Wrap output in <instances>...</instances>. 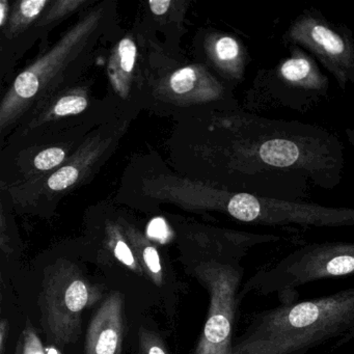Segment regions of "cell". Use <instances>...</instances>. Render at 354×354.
Masks as SVG:
<instances>
[{
    "mask_svg": "<svg viewBox=\"0 0 354 354\" xmlns=\"http://www.w3.org/2000/svg\"><path fill=\"white\" fill-rule=\"evenodd\" d=\"M147 233H148L149 237L152 238V239L160 241L161 243H165V242L167 241V238H169V227H167L165 219L161 218V217H157V218L153 219L149 223Z\"/></svg>",
    "mask_w": 354,
    "mask_h": 354,
    "instance_id": "ffe728a7",
    "label": "cell"
},
{
    "mask_svg": "<svg viewBox=\"0 0 354 354\" xmlns=\"http://www.w3.org/2000/svg\"><path fill=\"white\" fill-rule=\"evenodd\" d=\"M136 252L138 254L136 261L140 267L148 271V274L156 285H161L162 283V267H161L160 257H159L156 248L151 244L150 245L146 244V245L136 248Z\"/></svg>",
    "mask_w": 354,
    "mask_h": 354,
    "instance_id": "9c48e42d",
    "label": "cell"
},
{
    "mask_svg": "<svg viewBox=\"0 0 354 354\" xmlns=\"http://www.w3.org/2000/svg\"><path fill=\"white\" fill-rule=\"evenodd\" d=\"M113 250L115 258L120 262L129 267L131 270L136 271V272H142V268L138 264V261H136L133 252H132L128 244L123 239L115 240V244L113 246Z\"/></svg>",
    "mask_w": 354,
    "mask_h": 354,
    "instance_id": "2e32d148",
    "label": "cell"
},
{
    "mask_svg": "<svg viewBox=\"0 0 354 354\" xmlns=\"http://www.w3.org/2000/svg\"><path fill=\"white\" fill-rule=\"evenodd\" d=\"M16 354H46L42 343L32 328H28L22 335Z\"/></svg>",
    "mask_w": 354,
    "mask_h": 354,
    "instance_id": "9a60e30c",
    "label": "cell"
},
{
    "mask_svg": "<svg viewBox=\"0 0 354 354\" xmlns=\"http://www.w3.org/2000/svg\"><path fill=\"white\" fill-rule=\"evenodd\" d=\"M14 90L17 93L18 96L22 98H30L35 96L39 90V80L37 76L30 71L22 73L16 80Z\"/></svg>",
    "mask_w": 354,
    "mask_h": 354,
    "instance_id": "5bb4252c",
    "label": "cell"
},
{
    "mask_svg": "<svg viewBox=\"0 0 354 354\" xmlns=\"http://www.w3.org/2000/svg\"><path fill=\"white\" fill-rule=\"evenodd\" d=\"M46 0H37V1H24L21 3V13L24 17L34 18L41 13L45 6H46Z\"/></svg>",
    "mask_w": 354,
    "mask_h": 354,
    "instance_id": "44dd1931",
    "label": "cell"
},
{
    "mask_svg": "<svg viewBox=\"0 0 354 354\" xmlns=\"http://www.w3.org/2000/svg\"><path fill=\"white\" fill-rule=\"evenodd\" d=\"M354 339V286L329 295L260 310L250 316L232 354H308L329 352Z\"/></svg>",
    "mask_w": 354,
    "mask_h": 354,
    "instance_id": "6da1fadb",
    "label": "cell"
},
{
    "mask_svg": "<svg viewBox=\"0 0 354 354\" xmlns=\"http://www.w3.org/2000/svg\"><path fill=\"white\" fill-rule=\"evenodd\" d=\"M290 36L310 48L344 82L351 75L353 49L337 32L316 20L306 18L292 28Z\"/></svg>",
    "mask_w": 354,
    "mask_h": 354,
    "instance_id": "8992f818",
    "label": "cell"
},
{
    "mask_svg": "<svg viewBox=\"0 0 354 354\" xmlns=\"http://www.w3.org/2000/svg\"><path fill=\"white\" fill-rule=\"evenodd\" d=\"M77 267L61 263L49 271L41 293V310L49 335L62 344L77 339L84 310L99 298Z\"/></svg>",
    "mask_w": 354,
    "mask_h": 354,
    "instance_id": "277c9868",
    "label": "cell"
},
{
    "mask_svg": "<svg viewBox=\"0 0 354 354\" xmlns=\"http://www.w3.org/2000/svg\"><path fill=\"white\" fill-rule=\"evenodd\" d=\"M151 11L155 14V15H163L167 13L169 10V6H171V1L169 0H165V1H150Z\"/></svg>",
    "mask_w": 354,
    "mask_h": 354,
    "instance_id": "7402d4cb",
    "label": "cell"
},
{
    "mask_svg": "<svg viewBox=\"0 0 354 354\" xmlns=\"http://www.w3.org/2000/svg\"><path fill=\"white\" fill-rule=\"evenodd\" d=\"M88 106V102L84 97L68 96L57 102L55 107V113L57 115H77L82 113Z\"/></svg>",
    "mask_w": 354,
    "mask_h": 354,
    "instance_id": "7c38bea8",
    "label": "cell"
},
{
    "mask_svg": "<svg viewBox=\"0 0 354 354\" xmlns=\"http://www.w3.org/2000/svg\"><path fill=\"white\" fill-rule=\"evenodd\" d=\"M65 159V152L59 148L47 149L35 158V167L42 171L53 169Z\"/></svg>",
    "mask_w": 354,
    "mask_h": 354,
    "instance_id": "4fadbf2b",
    "label": "cell"
},
{
    "mask_svg": "<svg viewBox=\"0 0 354 354\" xmlns=\"http://www.w3.org/2000/svg\"><path fill=\"white\" fill-rule=\"evenodd\" d=\"M136 44L129 39L122 40L119 45L120 66L125 73H131L136 64Z\"/></svg>",
    "mask_w": 354,
    "mask_h": 354,
    "instance_id": "e0dca14e",
    "label": "cell"
},
{
    "mask_svg": "<svg viewBox=\"0 0 354 354\" xmlns=\"http://www.w3.org/2000/svg\"><path fill=\"white\" fill-rule=\"evenodd\" d=\"M242 254L210 261L198 272L210 293L208 318L194 354H232L233 330L239 301L240 283L244 269L239 265Z\"/></svg>",
    "mask_w": 354,
    "mask_h": 354,
    "instance_id": "3957f363",
    "label": "cell"
},
{
    "mask_svg": "<svg viewBox=\"0 0 354 354\" xmlns=\"http://www.w3.org/2000/svg\"><path fill=\"white\" fill-rule=\"evenodd\" d=\"M279 73L286 82L300 88H320L322 84L314 64L304 55L293 57L286 61L281 66Z\"/></svg>",
    "mask_w": 354,
    "mask_h": 354,
    "instance_id": "ba28073f",
    "label": "cell"
},
{
    "mask_svg": "<svg viewBox=\"0 0 354 354\" xmlns=\"http://www.w3.org/2000/svg\"><path fill=\"white\" fill-rule=\"evenodd\" d=\"M124 339L123 299L109 295L93 318L86 333V354H121Z\"/></svg>",
    "mask_w": 354,
    "mask_h": 354,
    "instance_id": "52a82bcc",
    "label": "cell"
},
{
    "mask_svg": "<svg viewBox=\"0 0 354 354\" xmlns=\"http://www.w3.org/2000/svg\"><path fill=\"white\" fill-rule=\"evenodd\" d=\"M77 169L73 167H66L53 174L48 180V186L55 192H61L75 183L78 178Z\"/></svg>",
    "mask_w": 354,
    "mask_h": 354,
    "instance_id": "8fae6325",
    "label": "cell"
},
{
    "mask_svg": "<svg viewBox=\"0 0 354 354\" xmlns=\"http://www.w3.org/2000/svg\"><path fill=\"white\" fill-rule=\"evenodd\" d=\"M6 3L5 1H3L1 3V6H0V24L3 26V22H5V18H6Z\"/></svg>",
    "mask_w": 354,
    "mask_h": 354,
    "instance_id": "cb8c5ba5",
    "label": "cell"
},
{
    "mask_svg": "<svg viewBox=\"0 0 354 354\" xmlns=\"http://www.w3.org/2000/svg\"><path fill=\"white\" fill-rule=\"evenodd\" d=\"M196 80V71L192 68L178 70L171 77V90L176 94H185L194 88Z\"/></svg>",
    "mask_w": 354,
    "mask_h": 354,
    "instance_id": "30bf717a",
    "label": "cell"
},
{
    "mask_svg": "<svg viewBox=\"0 0 354 354\" xmlns=\"http://www.w3.org/2000/svg\"><path fill=\"white\" fill-rule=\"evenodd\" d=\"M216 55L221 61L232 62L239 57V46L234 39L230 37L221 38L216 44Z\"/></svg>",
    "mask_w": 354,
    "mask_h": 354,
    "instance_id": "ac0fdd59",
    "label": "cell"
},
{
    "mask_svg": "<svg viewBox=\"0 0 354 354\" xmlns=\"http://www.w3.org/2000/svg\"><path fill=\"white\" fill-rule=\"evenodd\" d=\"M354 275L353 242L326 241L306 244L274 264L259 269L242 286L239 298L277 296L281 304L298 301V288L322 279Z\"/></svg>",
    "mask_w": 354,
    "mask_h": 354,
    "instance_id": "7a4b0ae2",
    "label": "cell"
},
{
    "mask_svg": "<svg viewBox=\"0 0 354 354\" xmlns=\"http://www.w3.org/2000/svg\"><path fill=\"white\" fill-rule=\"evenodd\" d=\"M140 349L142 354H167L158 337L147 331L140 335Z\"/></svg>",
    "mask_w": 354,
    "mask_h": 354,
    "instance_id": "d6986e66",
    "label": "cell"
},
{
    "mask_svg": "<svg viewBox=\"0 0 354 354\" xmlns=\"http://www.w3.org/2000/svg\"><path fill=\"white\" fill-rule=\"evenodd\" d=\"M227 210L243 223L260 225L354 227V209H335L290 201L238 194L230 198Z\"/></svg>",
    "mask_w": 354,
    "mask_h": 354,
    "instance_id": "5b68a950",
    "label": "cell"
},
{
    "mask_svg": "<svg viewBox=\"0 0 354 354\" xmlns=\"http://www.w3.org/2000/svg\"><path fill=\"white\" fill-rule=\"evenodd\" d=\"M1 342H0V346H1V353L3 354V347H5V337H6V329H7V322L3 320L1 322Z\"/></svg>",
    "mask_w": 354,
    "mask_h": 354,
    "instance_id": "603a6c76",
    "label": "cell"
}]
</instances>
